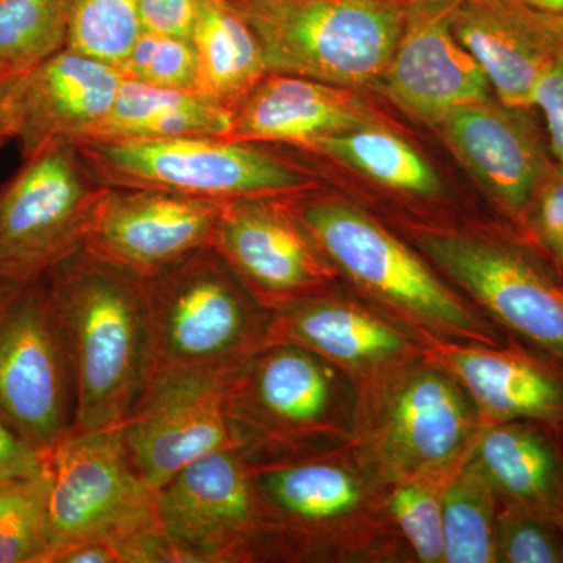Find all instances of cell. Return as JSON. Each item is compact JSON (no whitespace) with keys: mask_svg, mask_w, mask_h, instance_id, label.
I'll list each match as a JSON object with an SVG mask.
<instances>
[{"mask_svg":"<svg viewBox=\"0 0 563 563\" xmlns=\"http://www.w3.org/2000/svg\"><path fill=\"white\" fill-rule=\"evenodd\" d=\"M303 151L343 163L391 190L421 198H437L443 192L442 177L431 163L377 122L314 141Z\"/></svg>","mask_w":563,"mask_h":563,"instance_id":"27","label":"cell"},{"mask_svg":"<svg viewBox=\"0 0 563 563\" xmlns=\"http://www.w3.org/2000/svg\"><path fill=\"white\" fill-rule=\"evenodd\" d=\"M70 0H0V79L16 80L66 47Z\"/></svg>","mask_w":563,"mask_h":563,"instance_id":"28","label":"cell"},{"mask_svg":"<svg viewBox=\"0 0 563 563\" xmlns=\"http://www.w3.org/2000/svg\"><path fill=\"white\" fill-rule=\"evenodd\" d=\"M473 413L453 379L437 369L410 374L395 391L384 424V450L404 472L451 461L468 442Z\"/></svg>","mask_w":563,"mask_h":563,"instance_id":"20","label":"cell"},{"mask_svg":"<svg viewBox=\"0 0 563 563\" xmlns=\"http://www.w3.org/2000/svg\"><path fill=\"white\" fill-rule=\"evenodd\" d=\"M529 110L490 96L455 107L437 124L463 165L518 224L554 163Z\"/></svg>","mask_w":563,"mask_h":563,"instance_id":"17","label":"cell"},{"mask_svg":"<svg viewBox=\"0 0 563 563\" xmlns=\"http://www.w3.org/2000/svg\"><path fill=\"white\" fill-rule=\"evenodd\" d=\"M561 268L563 269V263H562V265H561Z\"/></svg>","mask_w":563,"mask_h":563,"instance_id":"43","label":"cell"},{"mask_svg":"<svg viewBox=\"0 0 563 563\" xmlns=\"http://www.w3.org/2000/svg\"><path fill=\"white\" fill-rule=\"evenodd\" d=\"M457 2L407 0L398 46L379 81L396 106L429 124H439L455 107L492 96L487 74L455 38Z\"/></svg>","mask_w":563,"mask_h":563,"instance_id":"15","label":"cell"},{"mask_svg":"<svg viewBox=\"0 0 563 563\" xmlns=\"http://www.w3.org/2000/svg\"><path fill=\"white\" fill-rule=\"evenodd\" d=\"M453 32L499 101L523 109H532L537 87L563 52V16L521 0H459Z\"/></svg>","mask_w":563,"mask_h":563,"instance_id":"18","label":"cell"},{"mask_svg":"<svg viewBox=\"0 0 563 563\" xmlns=\"http://www.w3.org/2000/svg\"><path fill=\"white\" fill-rule=\"evenodd\" d=\"M44 277L69 363L73 428H118L155 369L144 279L84 247Z\"/></svg>","mask_w":563,"mask_h":563,"instance_id":"1","label":"cell"},{"mask_svg":"<svg viewBox=\"0 0 563 563\" xmlns=\"http://www.w3.org/2000/svg\"><path fill=\"white\" fill-rule=\"evenodd\" d=\"M439 355L488 417L563 422V383L531 358L487 347L448 346Z\"/></svg>","mask_w":563,"mask_h":563,"instance_id":"21","label":"cell"},{"mask_svg":"<svg viewBox=\"0 0 563 563\" xmlns=\"http://www.w3.org/2000/svg\"><path fill=\"white\" fill-rule=\"evenodd\" d=\"M140 0H70L66 47L120 66L141 35Z\"/></svg>","mask_w":563,"mask_h":563,"instance_id":"31","label":"cell"},{"mask_svg":"<svg viewBox=\"0 0 563 563\" xmlns=\"http://www.w3.org/2000/svg\"><path fill=\"white\" fill-rule=\"evenodd\" d=\"M118 69L124 79L168 90L196 92L198 60L191 40L141 32L131 54Z\"/></svg>","mask_w":563,"mask_h":563,"instance_id":"32","label":"cell"},{"mask_svg":"<svg viewBox=\"0 0 563 563\" xmlns=\"http://www.w3.org/2000/svg\"><path fill=\"white\" fill-rule=\"evenodd\" d=\"M49 472L0 483V563H49Z\"/></svg>","mask_w":563,"mask_h":563,"instance_id":"30","label":"cell"},{"mask_svg":"<svg viewBox=\"0 0 563 563\" xmlns=\"http://www.w3.org/2000/svg\"><path fill=\"white\" fill-rule=\"evenodd\" d=\"M296 196L292 207L325 261L363 290L435 331L490 343V333L428 266L368 214L340 199Z\"/></svg>","mask_w":563,"mask_h":563,"instance_id":"7","label":"cell"},{"mask_svg":"<svg viewBox=\"0 0 563 563\" xmlns=\"http://www.w3.org/2000/svg\"><path fill=\"white\" fill-rule=\"evenodd\" d=\"M415 240L496 320L563 362V288L529 247L459 232L421 231Z\"/></svg>","mask_w":563,"mask_h":563,"instance_id":"11","label":"cell"},{"mask_svg":"<svg viewBox=\"0 0 563 563\" xmlns=\"http://www.w3.org/2000/svg\"><path fill=\"white\" fill-rule=\"evenodd\" d=\"M231 2H236V0H231Z\"/></svg>","mask_w":563,"mask_h":563,"instance_id":"42","label":"cell"},{"mask_svg":"<svg viewBox=\"0 0 563 563\" xmlns=\"http://www.w3.org/2000/svg\"><path fill=\"white\" fill-rule=\"evenodd\" d=\"M46 472V454L25 442L0 418V483Z\"/></svg>","mask_w":563,"mask_h":563,"instance_id":"37","label":"cell"},{"mask_svg":"<svg viewBox=\"0 0 563 563\" xmlns=\"http://www.w3.org/2000/svg\"><path fill=\"white\" fill-rule=\"evenodd\" d=\"M222 202L146 188L109 187L81 247L147 279L190 252L211 246Z\"/></svg>","mask_w":563,"mask_h":563,"instance_id":"14","label":"cell"},{"mask_svg":"<svg viewBox=\"0 0 563 563\" xmlns=\"http://www.w3.org/2000/svg\"><path fill=\"white\" fill-rule=\"evenodd\" d=\"M555 523H558L559 528H561V531H562V536H563V507H561V509H559V512L558 515H555Z\"/></svg>","mask_w":563,"mask_h":563,"instance_id":"41","label":"cell"},{"mask_svg":"<svg viewBox=\"0 0 563 563\" xmlns=\"http://www.w3.org/2000/svg\"><path fill=\"white\" fill-rule=\"evenodd\" d=\"M521 225L540 250L563 263V163L555 161L533 191Z\"/></svg>","mask_w":563,"mask_h":563,"instance_id":"35","label":"cell"},{"mask_svg":"<svg viewBox=\"0 0 563 563\" xmlns=\"http://www.w3.org/2000/svg\"><path fill=\"white\" fill-rule=\"evenodd\" d=\"M252 472L279 536H312L347 517L361 504L357 481L335 463L288 459L252 466Z\"/></svg>","mask_w":563,"mask_h":563,"instance_id":"23","label":"cell"},{"mask_svg":"<svg viewBox=\"0 0 563 563\" xmlns=\"http://www.w3.org/2000/svg\"><path fill=\"white\" fill-rule=\"evenodd\" d=\"M13 84L14 80L0 79V150H2L3 144L13 140L9 111V96Z\"/></svg>","mask_w":563,"mask_h":563,"instance_id":"39","label":"cell"},{"mask_svg":"<svg viewBox=\"0 0 563 563\" xmlns=\"http://www.w3.org/2000/svg\"><path fill=\"white\" fill-rule=\"evenodd\" d=\"M0 418L43 454L74 426L69 363L44 276L0 280Z\"/></svg>","mask_w":563,"mask_h":563,"instance_id":"8","label":"cell"},{"mask_svg":"<svg viewBox=\"0 0 563 563\" xmlns=\"http://www.w3.org/2000/svg\"><path fill=\"white\" fill-rule=\"evenodd\" d=\"M493 492L495 488L476 463L444 492L443 562H498Z\"/></svg>","mask_w":563,"mask_h":563,"instance_id":"29","label":"cell"},{"mask_svg":"<svg viewBox=\"0 0 563 563\" xmlns=\"http://www.w3.org/2000/svg\"><path fill=\"white\" fill-rule=\"evenodd\" d=\"M121 81L117 66L68 47L14 80L9 111L22 158L49 144L81 143L109 114Z\"/></svg>","mask_w":563,"mask_h":563,"instance_id":"16","label":"cell"},{"mask_svg":"<svg viewBox=\"0 0 563 563\" xmlns=\"http://www.w3.org/2000/svg\"><path fill=\"white\" fill-rule=\"evenodd\" d=\"M328 361L290 343H268L224 376V407L235 450L252 466L290 459L328 432L336 409ZM279 462V461H277Z\"/></svg>","mask_w":563,"mask_h":563,"instance_id":"5","label":"cell"},{"mask_svg":"<svg viewBox=\"0 0 563 563\" xmlns=\"http://www.w3.org/2000/svg\"><path fill=\"white\" fill-rule=\"evenodd\" d=\"M476 465L496 492L515 506L555 518L562 499L563 470L553 443L520 421H501L483 433Z\"/></svg>","mask_w":563,"mask_h":563,"instance_id":"26","label":"cell"},{"mask_svg":"<svg viewBox=\"0 0 563 563\" xmlns=\"http://www.w3.org/2000/svg\"><path fill=\"white\" fill-rule=\"evenodd\" d=\"M496 561L563 562V536L551 515L515 506L496 525Z\"/></svg>","mask_w":563,"mask_h":563,"instance_id":"33","label":"cell"},{"mask_svg":"<svg viewBox=\"0 0 563 563\" xmlns=\"http://www.w3.org/2000/svg\"><path fill=\"white\" fill-rule=\"evenodd\" d=\"M533 9L548 11V13L561 14L563 16V0H521Z\"/></svg>","mask_w":563,"mask_h":563,"instance_id":"40","label":"cell"},{"mask_svg":"<svg viewBox=\"0 0 563 563\" xmlns=\"http://www.w3.org/2000/svg\"><path fill=\"white\" fill-rule=\"evenodd\" d=\"M46 465L52 555L69 544L120 542L158 528L155 490L133 468L120 429L73 428L46 454Z\"/></svg>","mask_w":563,"mask_h":563,"instance_id":"9","label":"cell"},{"mask_svg":"<svg viewBox=\"0 0 563 563\" xmlns=\"http://www.w3.org/2000/svg\"><path fill=\"white\" fill-rule=\"evenodd\" d=\"M211 247L272 312L318 296L331 277L291 196L222 202Z\"/></svg>","mask_w":563,"mask_h":563,"instance_id":"13","label":"cell"},{"mask_svg":"<svg viewBox=\"0 0 563 563\" xmlns=\"http://www.w3.org/2000/svg\"><path fill=\"white\" fill-rule=\"evenodd\" d=\"M161 531L184 563L250 561L279 536L254 472L235 448L191 462L155 490Z\"/></svg>","mask_w":563,"mask_h":563,"instance_id":"10","label":"cell"},{"mask_svg":"<svg viewBox=\"0 0 563 563\" xmlns=\"http://www.w3.org/2000/svg\"><path fill=\"white\" fill-rule=\"evenodd\" d=\"M107 190L77 144H49L22 158L0 188V280L38 279L79 251Z\"/></svg>","mask_w":563,"mask_h":563,"instance_id":"6","label":"cell"},{"mask_svg":"<svg viewBox=\"0 0 563 563\" xmlns=\"http://www.w3.org/2000/svg\"><path fill=\"white\" fill-rule=\"evenodd\" d=\"M196 92L235 111L266 76L261 43L231 0H199Z\"/></svg>","mask_w":563,"mask_h":563,"instance_id":"25","label":"cell"},{"mask_svg":"<svg viewBox=\"0 0 563 563\" xmlns=\"http://www.w3.org/2000/svg\"><path fill=\"white\" fill-rule=\"evenodd\" d=\"M266 73L358 90L379 84L401 36L407 0H236Z\"/></svg>","mask_w":563,"mask_h":563,"instance_id":"2","label":"cell"},{"mask_svg":"<svg viewBox=\"0 0 563 563\" xmlns=\"http://www.w3.org/2000/svg\"><path fill=\"white\" fill-rule=\"evenodd\" d=\"M144 288L155 369L229 372L268 343L272 310L211 246L152 274Z\"/></svg>","mask_w":563,"mask_h":563,"instance_id":"3","label":"cell"},{"mask_svg":"<svg viewBox=\"0 0 563 563\" xmlns=\"http://www.w3.org/2000/svg\"><path fill=\"white\" fill-rule=\"evenodd\" d=\"M351 88L288 74H266L235 111L225 140L284 143L303 150L314 141L374 124Z\"/></svg>","mask_w":563,"mask_h":563,"instance_id":"19","label":"cell"},{"mask_svg":"<svg viewBox=\"0 0 563 563\" xmlns=\"http://www.w3.org/2000/svg\"><path fill=\"white\" fill-rule=\"evenodd\" d=\"M391 512L421 562H443L442 498L426 485L406 483L393 492Z\"/></svg>","mask_w":563,"mask_h":563,"instance_id":"34","label":"cell"},{"mask_svg":"<svg viewBox=\"0 0 563 563\" xmlns=\"http://www.w3.org/2000/svg\"><path fill=\"white\" fill-rule=\"evenodd\" d=\"M199 0H140L141 31L191 40Z\"/></svg>","mask_w":563,"mask_h":563,"instance_id":"36","label":"cell"},{"mask_svg":"<svg viewBox=\"0 0 563 563\" xmlns=\"http://www.w3.org/2000/svg\"><path fill=\"white\" fill-rule=\"evenodd\" d=\"M232 121L231 109L199 92L151 87L122 77L109 114L81 143L179 136L225 139Z\"/></svg>","mask_w":563,"mask_h":563,"instance_id":"24","label":"cell"},{"mask_svg":"<svg viewBox=\"0 0 563 563\" xmlns=\"http://www.w3.org/2000/svg\"><path fill=\"white\" fill-rule=\"evenodd\" d=\"M268 343L296 344L344 366L383 365L407 351L406 339L387 322L321 296L273 312Z\"/></svg>","mask_w":563,"mask_h":563,"instance_id":"22","label":"cell"},{"mask_svg":"<svg viewBox=\"0 0 563 563\" xmlns=\"http://www.w3.org/2000/svg\"><path fill=\"white\" fill-rule=\"evenodd\" d=\"M225 373L155 369L118 426L133 468L154 490L203 455L235 448Z\"/></svg>","mask_w":563,"mask_h":563,"instance_id":"12","label":"cell"},{"mask_svg":"<svg viewBox=\"0 0 563 563\" xmlns=\"http://www.w3.org/2000/svg\"><path fill=\"white\" fill-rule=\"evenodd\" d=\"M533 106L542 109L551 151L555 161L563 163V52L537 87Z\"/></svg>","mask_w":563,"mask_h":563,"instance_id":"38","label":"cell"},{"mask_svg":"<svg viewBox=\"0 0 563 563\" xmlns=\"http://www.w3.org/2000/svg\"><path fill=\"white\" fill-rule=\"evenodd\" d=\"M77 147L88 168L111 188L233 201L302 195L317 187L309 169L242 141L179 136L85 141Z\"/></svg>","mask_w":563,"mask_h":563,"instance_id":"4","label":"cell"}]
</instances>
